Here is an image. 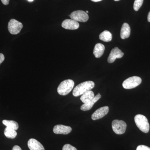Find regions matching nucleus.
Wrapping results in <instances>:
<instances>
[{
  "label": "nucleus",
  "mask_w": 150,
  "mask_h": 150,
  "mask_svg": "<svg viewBox=\"0 0 150 150\" xmlns=\"http://www.w3.org/2000/svg\"><path fill=\"white\" fill-rule=\"evenodd\" d=\"M112 34L108 30H105L99 35V39L104 42H110L112 40Z\"/></svg>",
  "instance_id": "17"
},
{
  "label": "nucleus",
  "mask_w": 150,
  "mask_h": 150,
  "mask_svg": "<svg viewBox=\"0 0 150 150\" xmlns=\"http://www.w3.org/2000/svg\"><path fill=\"white\" fill-rule=\"evenodd\" d=\"M105 46L100 43L96 44L94 48L93 53L96 58H99L102 56L105 50Z\"/></svg>",
  "instance_id": "15"
},
{
  "label": "nucleus",
  "mask_w": 150,
  "mask_h": 150,
  "mask_svg": "<svg viewBox=\"0 0 150 150\" xmlns=\"http://www.w3.org/2000/svg\"><path fill=\"white\" fill-rule=\"evenodd\" d=\"M86 13H88V11H86Z\"/></svg>",
  "instance_id": "29"
},
{
  "label": "nucleus",
  "mask_w": 150,
  "mask_h": 150,
  "mask_svg": "<svg viewBox=\"0 0 150 150\" xmlns=\"http://www.w3.org/2000/svg\"><path fill=\"white\" fill-rule=\"evenodd\" d=\"M94 97V93L93 92L91 91H89L82 95L80 99L82 102L85 103L91 101L93 99Z\"/></svg>",
  "instance_id": "16"
},
{
  "label": "nucleus",
  "mask_w": 150,
  "mask_h": 150,
  "mask_svg": "<svg viewBox=\"0 0 150 150\" xmlns=\"http://www.w3.org/2000/svg\"><path fill=\"white\" fill-rule=\"evenodd\" d=\"M109 107L107 106H103L98 108L93 113L91 118L93 120H97L103 118L107 115L109 112Z\"/></svg>",
  "instance_id": "8"
},
{
  "label": "nucleus",
  "mask_w": 150,
  "mask_h": 150,
  "mask_svg": "<svg viewBox=\"0 0 150 150\" xmlns=\"http://www.w3.org/2000/svg\"><path fill=\"white\" fill-rule=\"evenodd\" d=\"M71 19L77 22H86L88 20L89 16L88 13L83 11H76L73 12L69 15Z\"/></svg>",
  "instance_id": "7"
},
{
  "label": "nucleus",
  "mask_w": 150,
  "mask_h": 150,
  "mask_svg": "<svg viewBox=\"0 0 150 150\" xmlns=\"http://www.w3.org/2000/svg\"><path fill=\"white\" fill-rule=\"evenodd\" d=\"M131 34V28L129 24L126 23H123L121 27V39H125L128 38Z\"/></svg>",
  "instance_id": "14"
},
{
  "label": "nucleus",
  "mask_w": 150,
  "mask_h": 150,
  "mask_svg": "<svg viewBox=\"0 0 150 150\" xmlns=\"http://www.w3.org/2000/svg\"><path fill=\"white\" fill-rule=\"evenodd\" d=\"M74 86V82L72 80L67 79L62 81L57 88L59 94L66 96L72 90Z\"/></svg>",
  "instance_id": "3"
},
{
  "label": "nucleus",
  "mask_w": 150,
  "mask_h": 150,
  "mask_svg": "<svg viewBox=\"0 0 150 150\" xmlns=\"http://www.w3.org/2000/svg\"><path fill=\"white\" fill-rule=\"evenodd\" d=\"M95 83L92 81H86L77 86L74 89L73 95L75 97L82 95L86 92L91 91L94 87Z\"/></svg>",
  "instance_id": "1"
},
{
  "label": "nucleus",
  "mask_w": 150,
  "mask_h": 150,
  "mask_svg": "<svg viewBox=\"0 0 150 150\" xmlns=\"http://www.w3.org/2000/svg\"><path fill=\"white\" fill-rule=\"evenodd\" d=\"M124 55V53L122 52L118 47H115L111 50L108 59V62L109 63H112L115 62L116 59H120Z\"/></svg>",
  "instance_id": "9"
},
{
  "label": "nucleus",
  "mask_w": 150,
  "mask_h": 150,
  "mask_svg": "<svg viewBox=\"0 0 150 150\" xmlns=\"http://www.w3.org/2000/svg\"><path fill=\"white\" fill-rule=\"evenodd\" d=\"M2 3L5 5H7L9 3L10 0H1Z\"/></svg>",
  "instance_id": "24"
},
{
  "label": "nucleus",
  "mask_w": 150,
  "mask_h": 150,
  "mask_svg": "<svg viewBox=\"0 0 150 150\" xmlns=\"http://www.w3.org/2000/svg\"><path fill=\"white\" fill-rule=\"evenodd\" d=\"M72 128L70 126L63 125H57L54 127L53 131L55 134L67 135L71 133Z\"/></svg>",
  "instance_id": "10"
},
{
  "label": "nucleus",
  "mask_w": 150,
  "mask_h": 150,
  "mask_svg": "<svg viewBox=\"0 0 150 150\" xmlns=\"http://www.w3.org/2000/svg\"><path fill=\"white\" fill-rule=\"evenodd\" d=\"M5 59L4 56V54L0 53V65L4 62Z\"/></svg>",
  "instance_id": "23"
},
{
  "label": "nucleus",
  "mask_w": 150,
  "mask_h": 150,
  "mask_svg": "<svg viewBox=\"0 0 150 150\" xmlns=\"http://www.w3.org/2000/svg\"><path fill=\"white\" fill-rule=\"evenodd\" d=\"M148 21L149 22H150V11L149 12L148 15Z\"/></svg>",
  "instance_id": "26"
},
{
  "label": "nucleus",
  "mask_w": 150,
  "mask_h": 150,
  "mask_svg": "<svg viewBox=\"0 0 150 150\" xmlns=\"http://www.w3.org/2000/svg\"><path fill=\"white\" fill-rule=\"evenodd\" d=\"M134 120L137 127L141 131L145 133L149 132L150 125L146 116L142 114H138L135 116Z\"/></svg>",
  "instance_id": "2"
},
{
  "label": "nucleus",
  "mask_w": 150,
  "mask_h": 150,
  "mask_svg": "<svg viewBox=\"0 0 150 150\" xmlns=\"http://www.w3.org/2000/svg\"><path fill=\"white\" fill-rule=\"evenodd\" d=\"M62 27L66 29L76 30L79 27V24L74 20L66 19L62 23Z\"/></svg>",
  "instance_id": "11"
},
{
  "label": "nucleus",
  "mask_w": 150,
  "mask_h": 150,
  "mask_svg": "<svg viewBox=\"0 0 150 150\" xmlns=\"http://www.w3.org/2000/svg\"><path fill=\"white\" fill-rule=\"evenodd\" d=\"M33 1V0H28V1L29 2H32Z\"/></svg>",
  "instance_id": "28"
},
{
  "label": "nucleus",
  "mask_w": 150,
  "mask_h": 150,
  "mask_svg": "<svg viewBox=\"0 0 150 150\" xmlns=\"http://www.w3.org/2000/svg\"><path fill=\"white\" fill-rule=\"evenodd\" d=\"M127 125L125 121L121 120H115L112 121V128L115 134L121 135L125 133Z\"/></svg>",
  "instance_id": "5"
},
{
  "label": "nucleus",
  "mask_w": 150,
  "mask_h": 150,
  "mask_svg": "<svg viewBox=\"0 0 150 150\" xmlns=\"http://www.w3.org/2000/svg\"><path fill=\"white\" fill-rule=\"evenodd\" d=\"M142 79L139 76L131 77L126 79L123 83V87L126 89L135 88L142 83Z\"/></svg>",
  "instance_id": "4"
},
{
  "label": "nucleus",
  "mask_w": 150,
  "mask_h": 150,
  "mask_svg": "<svg viewBox=\"0 0 150 150\" xmlns=\"http://www.w3.org/2000/svg\"><path fill=\"white\" fill-rule=\"evenodd\" d=\"M114 1H120V0H114Z\"/></svg>",
  "instance_id": "30"
},
{
  "label": "nucleus",
  "mask_w": 150,
  "mask_h": 150,
  "mask_svg": "<svg viewBox=\"0 0 150 150\" xmlns=\"http://www.w3.org/2000/svg\"><path fill=\"white\" fill-rule=\"evenodd\" d=\"M62 150H77V149L75 147L69 144H67L63 146Z\"/></svg>",
  "instance_id": "21"
},
{
  "label": "nucleus",
  "mask_w": 150,
  "mask_h": 150,
  "mask_svg": "<svg viewBox=\"0 0 150 150\" xmlns=\"http://www.w3.org/2000/svg\"><path fill=\"white\" fill-rule=\"evenodd\" d=\"M144 0H135L134 4V8L135 11H138L139 9L143 4Z\"/></svg>",
  "instance_id": "20"
},
{
  "label": "nucleus",
  "mask_w": 150,
  "mask_h": 150,
  "mask_svg": "<svg viewBox=\"0 0 150 150\" xmlns=\"http://www.w3.org/2000/svg\"><path fill=\"white\" fill-rule=\"evenodd\" d=\"M28 146L30 150H45L43 145L34 139H30L28 141Z\"/></svg>",
  "instance_id": "12"
},
{
  "label": "nucleus",
  "mask_w": 150,
  "mask_h": 150,
  "mask_svg": "<svg viewBox=\"0 0 150 150\" xmlns=\"http://www.w3.org/2000/svg\"><path fill=\"white\" fill-rule=\"evenodd\" d=\"M12 150H22V149L20 147L16 145V146H14Z\"/></svg>",
  "instance_id": "25"
},
{
  "label": "nucleus",
  "mask_w": 150,
  "mask_h": 150,
  "mask_svg": "<svg viewBox=\"0 0 150 150\" xmlns=\"http://www.w3.org/2000/svg\"><path fill=\"white\" fill-rule=\"evenodd\" d=\"M92 1L95 2H97L100 1H102V0H91Z\"/></svg>",
  "instance_id": "27"
},
{
  "label": "nucleus",
  "mask_w": 150,
  "mask_h": 150,
  "mask_svg": "<svg viewBox=\"0 0 150 150\" xmlns=\"http://www.w3.org/2000/svg\"><path fill=\"white\" fill-rule=\"evenodd\" d=\"M2 123L6 127L13 129L16 131L18 129V124L16 121L4 120H3Z\"/></svg>",
  "instance_id": "19"
},
{
  "label": "nucleus",
  "mask_w": 150,
  "mask_h": 150,
  "mask_svg": "<svg viewBox=\"0 0 150 150\" xmlns=\"http://www.w3.org/2000/svg\"><path fill=\"white\" fill-rule=\"evenodd\" d=\"M4 135L7 138L13 139L16 137L17 133L16 130L6 127L4 130Z\"/></svg>",
  "instance_id": "18"
},
{
  "label": "nucleus",
  "mask_w": 150,
  "mask_h": 150,
  "mask_svg": "<svg viewBox=\"0 0 150 150\" xmlns=\"http://www.w3.org/2000/svg\"><path fill=\"white\" fill-rule=\"evenodd\" d=\"M23 27L22 23L14 19H12L9 22L8 30L11 34L13 35L18 34L20 32Z\"/></svg>",
  "instance_id": "6"
},
{
  "label": "nucleus",
  "mask_w": 150,
  "mask_h": 150,
  "mask_svg": "<svg viewBox=\"0 0 150 150\" xmlns=\"http://www.w3.org/2000/svg\"><path fill=\"white\" fill-rule=\"evenodd\" d=\"M101 97V96L100 95V94H98L96 96L94 97L93 99L91 101L86 103H84L83 105H82L81 107V110H83V111H87V110H90L93 106L94 104L97 101H98V100L100 99Z\"/></svg>",
  "instance_id": "13"
},
{
  "label": "nucleus",
  "mask_w": 150,
  "mask_h": 150,
  "mask_svg": "<svg viewBox=\"0 0 150 150\" xmlns=\"http://www.w3.org/2000/svg\"><path fill=\"white\" fill-rule=\"evenodd\" d=\"M137 150H150V148L145 145H139L137 147Z\"/></svg>",
  "instance_id": "22"
}]
</instances>
